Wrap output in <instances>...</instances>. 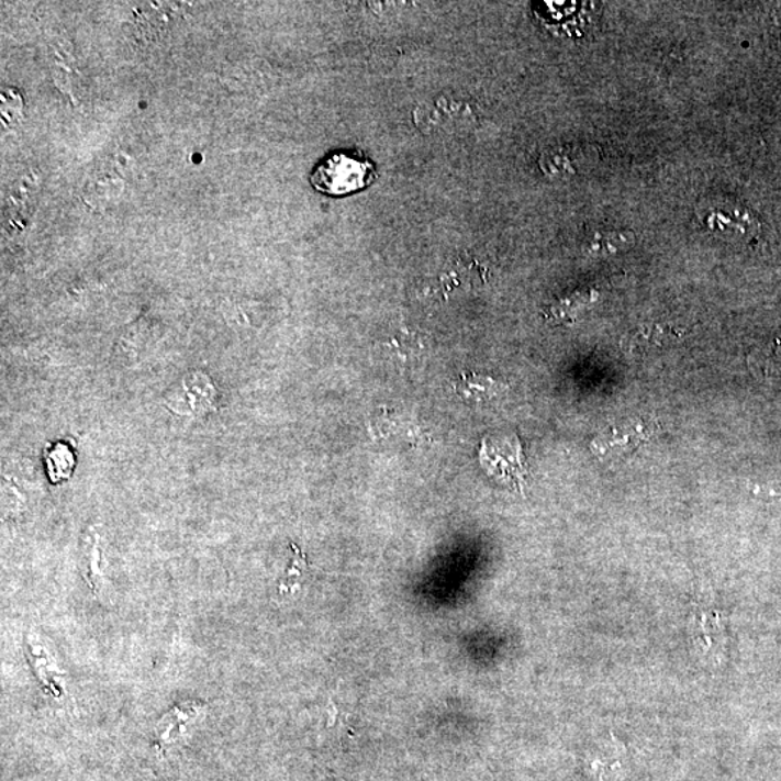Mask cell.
<instances>
[{"instance_id":"cell-1","label":"cell","mask_w":781,"mask_h":781,"mask_svg":"<svg viewBox=\"0 0 781 781\" xmlns=\"http://www.w3.org/2000/svg\"><path fill=\"white\" fill-rule=\"evenodd\" d=\"M376 176V168L362 155L339 150L317 164L310 182L319 193L337 198L365 189Z\"/></svg>"},{"instance_id":"cell-2","label":"cell","mask_w":781,"mask_h":781,"mask_svg":"<svg viewBox=\"0 0 781 781\" xmlns=\"http://www.w3.org/2000/svg\"><path fill=\"white\" fill-rule=\"evenodd\" d=\"M657 423L651 420L629 419L612 424L600 436L593 438L591 449L596 456H606L614 451H634L655 436Z\"/></svg>"},{"instance_id":"cell-3","label":"cell","mask_w":781,"mask_h":781,"mask_svg":"<svg viewBox=\"0 0 781 781\" xmlns=\"http://www.w3.org/2000/svg\"><path fill=\"white\" fill-rule=\"evenodd\" d=\"M481 465L492 477L523 481V456L517 438H483Z\"/></svg>"},{"instance_id":"cell-4","label":"cell","mask_w":781,"mask_h":781,"mask_svg":"<svg viewBox=\"0 0 781 781\" xmlns=\"http://www.w3.org/2000/svg\"><path fill=\"white\" fill-rule=\"evenodd\" d=\"M679 328L665 323H646L634 328L621 339V350L627 355H647L650 352L663 349L665 346L682 339Z\"/></svg>"},{"instance_id":"cell-5","label":"cell","mask_w":781,"mask_h":781,"mask_svg":"<svg viewBox=\"0 0 781 781\" xmlns=\"http://www.w3.org/2000/svg\"><path fill=\"white\" fill-rule=\"evenodd\" d=\"M451 387H454L456 395L460 397L466 403L473 405L490 403V401L509 391V386L505 382L477 372L460 373L451 382Z\"/></svg>"},{"instance_id":"cell-6","label":"cell","mask_w":781,"mask_h":781,"mask_svg":"<svg viewBox=\"0 0 781 781\" xmlns=\"http://www.w3.org/2000/svg\"><path fill=\"white\" fill-rule=\"evenodd\" d=\"M636 239L632 231H598L588 244V253L592 257L605 258L628 248Z\"/></svg>"},{"instance_id":"cell-7","label":"cell","mask_w":781,"mask_h":781,"mask_svg":"<svg viewBox=\"0 0 781 781\" xmlns=\"http://www.w3.org/2000/svg\"><path fill=\"white\" fill-rule=\"evenodd\" d=\"M47 458L49 473H52L54 482L70 477L71 470L75 468V458L67 446H54L53 449H49Z\"/></svg>"},{"instance_id":"cell-8","label":"cell","mask_w":781,"mask_h":781,"mask_svg":"<svg viewBox=\"0 0 781 781\" xmlns=\"http://www.w3.org/2000/svg\"><path fill=\"white\" fill-rule=\"evenodd\" d=\"M750 364L756 371L762 373H773L781 369V342H774V345L769 347L766 354H754L750 358Z\"/></svg>"},{"instance_id":"cell-9","label":"cell","mask_w":781,"mask_h":781,"mask_svg":"<svg viewBox=\"0 0 781 781\" xmlns=\"http://www.w3.org/2000/svg\"><path fill=\"white\" fill-rule=\"evenodd\" d=\"M752 491L756 495L781 498V483L773 487H752Z\"/></svg>"}]
</instances>
